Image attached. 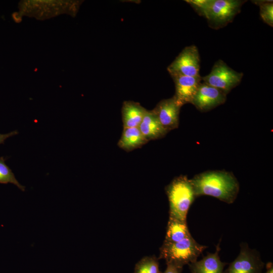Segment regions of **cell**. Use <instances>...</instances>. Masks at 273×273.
<instances>
[{
    "instance_id": "cell-1",
    "label": "cell",
    "mask_w": 273,
    "mask_h": 273,
    "mask_svg": "<svg viewBox=\"0 0 273 273\" xmlns=\"http://www.w3.org/2000/svg\"><path fill=\"white\" fill-rule=\"evenodd\" d=\"M196 197L202 195L213 197L227 204H232L238 195L239 183L231 172L210 170L195 175L192 179Z\"/></svg>"
},
{
    "instance_id": "cell-2",
    "label": "cell",
    "mask_w": 273,
    "mask_h": 273,
    "mask_svg": "<svg viewBox=\"0 0 273 273\" xmlns=\"http://www.w3.org/2000/svg\"><path fill=\"white\" fill-rule=\"evenodd\" d=\"M165 190L169 202V217L187 221L188 211L196 198L191 179L186 175H179Z\"/></svg>"
},
{
    "instance_id": "cell-3",
    "label": "cell",
    "mask_w": 273,
    "mask_h": 273,
    "mask_svg": "<svg viewBox=\"0 0 273 273\" xmlns=\"http://www.w3.org/2000/svg\"><path fill=\"white\" fill-rule=\"evenodd\" d=\"M246 1L239 0H200L197 5V12L205 17L209 26L219 29L231 22L240 13Z\"/></svg>"
},
{
    "instance_id": "cell-4",
    "label": "cell",
    "mask_w": 273,
    "mask_h": 273,
    "mask_svg": "<svg viewBox=\"0 0 273 273\" xmlns=\"http://www.w3.org/2000/svg\"><path fill=\"white\" fill-rule=\"evenodd\" d=\"M208 247L199 244L192 236L176 242L164 241L160 248L159 259L183 267L197 260Z\"/></svg>"
},
{
    "instance_id": "cell-5",
    "label": "cell",
    "mask_w": 273,
    "mask_h": 273,
    "mask_svg": "<svg viewBox=\"0 0 273 273\" xmlns=\"http://www.w3.org/2000/svg\"><path fill=\"white\" fill-rule=\"evenodd\" d=\"M243 74L230 68L224 61L215 62L209 74L202 77L203 82L215 87L226 95L239 84Z\"/></svg>"
},
{
    "instance_id": "cell-6",
    "label": "cell",
    "mask_w": 273,
    "mask_h": 273,
    "mask_svg": "<svg viewBox=\"0 0 273 273\" xmlns=\"http://www.w3.org/2000/svg\"><path fill=\"white\" fill-rule=\"evenodd\" d=\"M79 2L68 1H46L29 2L23 3L20 6L21 11L27 15H35L37 18H44L55 16L61 13L67 12L70 14H75L77 10Z\"/></svg>"
},
{
    "instance_id": "cell-7",
    "label": "cell",
    "mask_w": 273,
    "mask_h": 273,
    "mask_svg": "<svg viewBox=\"0 0 273 273\" xmlns=\"http://www.w3.org/2000/svg\"><path fill=\"white\" fill-rule=\"evenodd\" d=\"M200 59L198 50L194 46L185 47L167 67L171 76H199Z\"/></svg>"
},
{
    "instance_id": "cell-8",
    "label": "cell",
    "mask_w": 273,
    "mask_h": 273,
    "mask_svg": "<svg viewBox=\"0 0 273 273\" xmlns=\"http://www.w3.org/2000/svg\"><path fill=\"white\" fill-rule=\"evenodd\" d=\"M240 251L223 273H261L264 266L258 252L250 249L246 243L240 244Z\"/></svg>"
},
{
    "instance_id": "cell-9",
    "label": "cell",
    "mask_w": 273,
    "mask_h": 273,
    "mask_svg": "<svg viewBox=\"0 0 273 273\" xmlns=\"http://www.w3.org/2000/svg\"><path fill=\"white\" fill-rule=\"evenodd\" d=\"M226 94L204 82H201L191 104L201 112H207L223 104Z\"/></svg>"
},
{
    "instance_id": "cell-10",
    "label": "cell",
    "mask_w": 273,
    "mask_h": 273,
    "mask_svg": "<svg viewBox=\"0 0 273 273\" xmlns=\"http://www.w3.org/2000/svg\"><path fill=\"white\" fill-rule=\"evenodd\" d=\"M181 107L173 96L171 98L160 101L152 110L163 128L169 132L178 127Z\"/></svg>"
},
{
    "instance_id": "cell-11",
    "label": "cell",
    "mask_w": 273,
    "mask_h": 273,
    "mask_svg": "<svg viewBox=\"0 0 273 273\" xmlns=\"http://www.w3.org/2000/svg\"><path fill=\"white\" fill-rule=\"evenodd\" d=\"M175 84V92L173 96L181 106L192 103L193 99L201 82L202 77L175 75L171 76Z\"/></svg>"
},
{
    "instance_id": "cell-12",
    "label": "cell",
    "mask_w": 273,
    "mask_h": 273,
    "mask_svg": "<svg viewBox=\"0 0 273 273\" xmlns=\"http://www.w3.org/2000/svg\"><path fill=\"white\" fill-rule=\"evenodd\" d=\"M220 240L214 253H208L202 259L188 264L191 273H223L224 268L228 263L220 260Z\"/></svg>"
},
{
    "instance_id": "cell-13",
    "label": "cell",
    "mask_w": 273,
    "mask_h": 273,
    "mask_svg": "<svg viewBox=\"0 0 273 273\" xmlns=\"http://www.w3.org/2000/svg\"><path fill=\"white\" fill-rule=\"evenodd\" d=\"M139 128L148 142L161 139L168 132L153 110H147Z\"/></svg>"
},
{
    "instance_id": "cell-14",
    "label": "cell",
    "mask_w": 273,
    "mask_h": 273,
    "mask_svg": "<svg viewBox=\"0 0 273 273\" xmlns=\"http://www.w3.org/2000/svg\"><path fill=\"white\" fill-rule=\"evenodd\" d=\"M147 110L139 103L124 101L121 108L123 128L139 127Z\"/></svg>"
},
{
    "instance_id": "cell-15",
    "label": "cell",
    "mask_w": 273,
    "mask_h": 273,
    "mask_svg": "<svg viewBox=\"0 0 273 273\" xmlns=\"http://www.w3.org/2000/svg\"><path fill=\"white\" fill-rule=\"evenodd\" d=\"M148 142L139 127L123 128L117 145L123 150L130 152L141 148Z\"/></svg>"
},
{
    "instance_id": "cell-16",
    "label": "cell",
    "mask_w": 273,
    "mask_h": 273,
    "mask_svg": "<svg viewBox=\"0 0 273 273\" xmlns=\"http://www.w3.org/2000/svg\"><path fill=\"white\" fill-rule=\"evenodd\" d=\"M191 236L187 221L169 217L164 241L176 242Z\"/></svg>"
},
{
    "instance_id": "cell-17",
    "label": "cell",
    "mask_w": 273,
    "mask_h": 273,
    "mask_svg": "<svg viewBox=\"0 0 273 273\" xmlns=\"http://www.w3.org/2000/svg\"><path fill=\"white\" fill-rule=\"evenodd\" d=\"M159 266L155 255L145 256L135 264L133 273H161Z\"/></svg>"
},
{
    "instance_id": "cell-18",
    "label": "cell",
    "mask_w": 273,
    "mask_h": 273,
    "mask_svg": "<svg viewBox=\"0 0 273 273\" xmlns=\"http://www.w3.org/2000/svg\"><path fill=\"white\" fill-rule=\"evenodd\" d=\"M6 158L4 157H0V184H7L11 183L16 186L22 191H25V187L21 185L12 170L5 163Z\"/></svg>"
},
{
    "instance_id": "cell-19",
    "label": "cell",
    "mask_w": 273,
    "mask_h": 273,
    "mask_svg": "<svg viewBox=\"0 0 273 273\" xmlns=\"http://www.w3.org/2000/svg\"><path fill=\"white\" fill-rule=\"evenodd\" d=\"M255 3L259 6L260 15L263 21L271 27L273 26L272 1H258Z\"/></svg>"
},
{
    "instance_id": "cell-20",
    "label": "cell",
    "mask_w": 273,
    "mask_h": 273,
    "mask_svg": "<svg viewBox=\"0 0 273 273\" xmlns=\"http://www.w3.org/2000/svg\"><path fill=\"white\" fill-rule=\"evenodd\" d=\"M183 267L172 263H167L165 270L161 273H181Z\"/></svg>"
},
{
    "instance_id": "cell-21",
    "label": "cell",
    "mask_w": 273,
    "mask_h": 273,
    "mask_svg": "<svg viewBox=\"0 0 273 273\" xmlns=\"http://www.w3.org/2000/svg\"><path fill=\"white\" fill-rule=\"evenodd\" d=\"M18 133V131L17 130H14L13 131H11L9 133H6V134H1L0 133V145L1 144H4L5 141L12 136L15 135Z\"/></svg>"
},
{
    "instance_id": "cell-22",
    "label": "cell",
    "mask_w": 273,
    "mask_h": 273,
    "mask_svg": "<svg viewBox=\"0 0 273 273\" xmlns=\"http://www.w3.org/2000/svg\"><path fill=\"white\" fill-rule=\"evenodd\" d=\"M264 273H273V265L271 262L266 264V270Z\"/></svg>"
}]
</instances>
